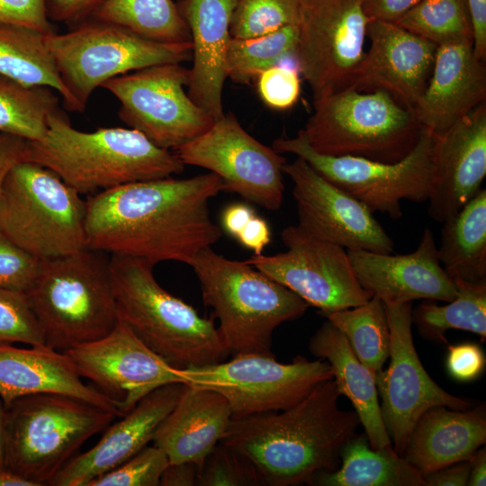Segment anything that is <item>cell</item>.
I'll return each mask as SVG.
<instances>
[{
    "instance_id": "6da1fadb",
    "label": "cell",
    "mask_w": 486,
    "mask_h": 486,
    "mask_svg": "<svg viewBox=\"0 0 486 486\" xmlns=\"http://www.w3.org/2000/svg\"><path fill=\"white\" fill-rule=\"evenodd\" d=\"M223 191L209 172L185 179L171 176L102 191L86 200L88 248L156 265H186L221 237L211 216V199Z\"/></svg>"
},
{
    "instance_id": "7a4b0ae2",
    "label": "cell",
    "mask_w": 486,
    "mask_h": 486,
    "mask_svg": "<svg viewBox=\"0 0 486 486\" xmlns=\"http://www.w3.org/2000/svg\"><path fill=\"white\" fill-rule=\"evenodd\" d=\"M333 378L318 384L284 410L232 418L220 442L245 454L266 486L311 484L340 464L343 446L360 420L355 410L338 406Z\"/></svg>"
},
{
    "instance_id": "3957f363",
    "label": "cell",
    "mask_w": 486,
    "mask_h": 486,
    "mask_svg": "<svg viewBox=\"0 0 486 486\" xmlns=\"http://www.w3.org/2000/svg\"><path fill=\"white\" fill-rule=\"evenodd\" d=\"M30 160L56 173L80 194L169 177L184 169L176 153L135 129L81 131L59 109L49 115L45 138L30 141Z\"/></svg>"
},
{
    "instance_id": "277c9868",
    "label": "cell",
    "mask_w": 486,
    "mask_h": 486,
    "mask_svg": "<svg viewBox=\"0 0 486 486\" xmlns=\"http://www.w3.org/2000/svg\"><path fill=\"white\" fill-rule=\"evenodd\" d=\"M149 262L111 255L119 319L153 352L177 369L221 362L229 352L213 318H204L156 280Z\"/></svg>"
},
{
    "instance_id": "5b68a950",
    "label": "cell",
    "mask_w": 486,
    "mask_h": 486,
    "mask_svg": "<svg viewBox=\"0 0 486 486\" xmlns=\"http://www.w3.org/2000/svg\"><path fill=\"white\" fill-rule=\"evenodd\" d=\"M203 302L218 320L229 355L273 356L272 338L282 323L300 318L310 305L292 291L246 261L226 258L212 247L188 263Z\"/></svg>"
},
{
    "instance_id": "8992f818",
    "label": "cell",
    "mask_w": 486,
    "mask_h": 486,
    "mask_svg": "<svg viewBox=\"0 0 486 486\" xmlns=\"http://www.w3.org/2000/svg\"><path fill=\"white\" fill-rule=\"evenodd\" d=\"M104 254L86 248L41 261L26 294L47 346L65 352L103 338L119 321L110 258Z\"/></svg>"
},
{
    "instance_id": "52a82bcc",
    "label": "cell",
    "mask_w": 486,
    "mask_h": 486,
    "mask_svg": "<svg viewBox=\"0 0 486 486\" xmlns=\"http://www.w3.org/2000/svg\"><path fill=\"white\" fill-rule=\"evenodd\" d=\"M116 414L59 393L30 394L5 406L4 467L32 482L49 485L91 436Z\"/></svg>"
},
{
    "instance_id": "ba28073f",
    "label": "cell",
    "mask_w": 486,
    "mask_h": 486,
    "mask_svg": "<svg viewBox=\"0 0 486 486\" xmlns=\"http://www.w3.org/2000/svg\"><path fill=\"white\" fill-rule=\"evenodd\" d=\"M313 106L300 131L312 149L328 156L395 163L414 148L423 128L414 110L382 90L346 88Z\"/></svg>"
},
{
    "instance_id": "9c48e42d",
    "label": "cell",
    "mask_w": 486,
    "mask_h": 486,
    "mask_svg": "<svg viewBox=\"0 0 486 486\" xmlns=\"http://www.w3.org/2000/svg\"><path fill=\"white\" fill-rule=\"evenodd\" d=\"M86 201L56 173L34 161L15 165L0 197V230L46 260L87 248Z\"/></svg>"
},
{
    "instance_id": "30bf717a",
    "label": "cell",
    "mask_w": 486,
    "mask_h": 486,
    "mask_svg": "<svg viewBox=\"0 0 486 486\" xmlns=\"http://www.w3.org/2000/svg\"><path fill=\"white\" fill-rule=\"evenodd\" d=\"M46 44L77 112L85 111L94 89L111 78L192 58L191 41H155L121 25L93 18L68 32L46 35Z\"/></svg>"
},
{
    "instance_id": "8fae6325",
    "label": "cell",
    "mask_w": 486,
    "mask_h": 486,
    "mask_svg": "<svg viewBox=\"0 0 486 486\" xmlns=\"http://www.w3.org/2000/svg\"><path fill=\"white\" fill-rule=\"evenodd\" d=\"M435 136L422 128L414 148L401 160L383 163L352 156H328L312 149L299 130L294 138H279L273 148L304 159L330 183L341 188L372 212L392 219L402 216L400 202H428L432 174Z\"/></svg>"
},
{
    "instance_id": "7c38bea8",
    "label": "cell",
    "mask_w": 486,
    "mask_h": 486,
    "mask_svg": "<svg viewBox=\"0 0 486 486\" xmlns=\"http://www.w3.org/2000/svg\"><path fill=\"white\" fill-rule=\"evenodd\" d=\"M229 361L179 369L183 383L222 395L233 418L284 410L332 379L329 364L298 356L283 364L270 355L239 354Z\"/></svg>"
},
{
    "instance_id": "4fadbf2b",
    "label": "cell",
    "mask_w": 486,
    "mask_h": 486,
    "mask_svg": "<svg viewBox=\"0 0 486 486\" xmlns=\"http://www.w3.org/2000/svg\"><path fill=\"white\" fill-rule=\"evenodd\" d=\"M190 69L166 63L123 74L101 87L120 102V119L165 149H176L204 133L215 120L184 92Z\"/></svg>"
},
{
    "instance_id": "5bb4252c",
    "label": "cell",
    "mask_w": 486,
    "mask_h": 486,
    "mask_svg": "<svg viewBox=\"0 0 486 486\" xmlns=\"http://www.w3.org/2000/svg\"><path fill=\"white\" fill-rule=\"evenodd\" d=\"M364 0H301L297 67L313 101L349 88L364 55Z\"/></svg>"
},
{
    "instance_id": "9a60e30c",
    "label": "cell",
    "mask_w": 486,
    "mask_h": 486,
    "mask_svg": "<svg viewBox=\"0 0 486 486\" xmlns=\"http://www.w3.org/2000/svg\"><path fill=\"white\" fill-rule=\"evenodd\" d=\"M175 150L184 166L217 175L223 191L269 211L281 207L285 158L248 134L232 113H224L204 133Z\"/></svg>"
},
{
    "instance_id": "2e32d148",
    "label": "cell",
    "mask_w": 486,
    "mask_h": 486,
    "mask_svg": "<svg viewBox=\"0 0 486 486\" xmlns=\"http://www.w3.org/2000/svg\"><path fill=\"white\" fill-rule=\"evenodd\" d=\"M281 238L285 252L253 254L246 262L320 313L358 306L372 298L358 282L343 247L318 238L298 225L284 228Z\"/></svg>"
},
{
    "instance_id": "e0dca14e",
    "label": "cell",
    "mask_w": 486,
    "mask_h": 486,
    "mask_svg": "<svg viewBox=\"0 0 486 486\" xmlns=\"http://www.w3.org/2000/svg\"><path fill=\"white\" fill-rule=\"evenodd\" d=\"M391 335L390 364L375 375L382 418L394 451L404 456L411 432L428 409L472 407L440 387L427 373L412 338V302L384 303Z\"/></svg>"
},
{
    "instance_id": "ac0fdd59",
    "label": "cell",
    "mask_w": 486,
    "mask_h": 486,
    "mask_svg": "<svg viewBox=\"0 0 486 486\" xmlns=\"http://www.w3.org/2000/svg\"><path fill=\"white\" fill-rule=\"evenodd\" d=\"M65 352L78 374L112 400L122 416L154 390L183 383L179 369L148 348L120 319L103 338Z\"/></svg>"
},
{
    "instance_id": "d6986e66",
    "label": "cell",
    "mask_w": 486,
    "mask_h": 486,
    "mask_svg": "<svg viewBox=\"0 0 486 486\" xmlns=\"http://www.w3.org/2000/svg\"><path fill=\"white\" fill-rule=\"evenodd\" d=\"M293 184L298 226L310 235L343 247L392 254L394 242L360 201L328 181L304 159L283 167Z\"/></svg>"
},
{
    "instance_id": "ffe728a7",
    "label": "cell",
    "mask_w": 486,
    "mask_h": 486,
    "mask_svg": "<svg viewBox=\"0 0 486 486\" xmlns=\"http://www.w3.org/2000/svg\"><path fill=\"white\" fill-rule=\"evenodd\" d=\"M370 47L356 68L351 89L382 90L414 110L429 80L437 45L395 22L370 20Z\"/></svg>"
},
{
    "instance_id": "44dd1931",
    "label": "cell",
    "mask_w": 486,
    "mask_h": 486,
    "mask_svg": "<svg viewBox=\"0 0 486 486\" xmlns=\"http://www.w3.org/2000/svg\"><path fill=\"white\" fill-rule=\"evenodd\" d=\"M485 176L486 102L435 136L429 216L443 223L455 215L482 189Z\"/></svg>"
},
{
    "instance_id": "7402d4cb",
    "label": "cell",
    "mask_w": 486,
    "mask_h": 486,
    "mask_svg": "<svg viewBox=\"0 0 486 486\" xmlns=\"http://www.w3.org/2000/svg\"><path fill=\"white\" fill-rule=\"evenodd\" d=\"M346 252L362 287L383 303L418 299L447 302L457 294L454 280L438 260L435 237L429 228L424 229L418 248L409 254L359 249Z\"/></svg>"
},
{
    "instance_id": "603a6c76",
    "label": "cell",
    "mask_w": 486,
    "mask_h": 486,
    "mask_svg": "<svg viewBox=\"0 0 486 486\" xmlns=\"http://www.w3.org/2000/svg\"><path fill=\"white\" fill-rule=\"evenodd\" d=\"M184 387V383H169L143 397L118 422L109 425L92 448L69 460L49 485L87 486L131 458L153 441L158 426L176 406Z\"/></svg>"
},
{
    "instance_id": "cb8c5ba5",
    "label": "cell",
    "mask_w": 486,
    "mask_h": 486,
    "mask_svg": "<svg viewBox=\"0 0 486 486\" xmlns=\"http://www.w3.org/2000/svg\"><path fill=\"white\" fill-rule=\"evenodd\" d=\"M486 102L485 61L472 40L437 46L432 72L414 108L421 126L439 136Z\"/></svg>"
},
{
    "instance_id": "d4e9b609",
    "label": "cell",
    "mask_w": 486,
    "mask_h": 486,
    "mask_svg": "<svg viewBox=\"0 0 486 486\" xmlns=\"http://www.w3.org/2000/svg\"><path fill=\"white\" fill-rule=\"evenodd\" d=\"M238 0H181L176 5L191 35L188 95L215 121L224 115L222 90L230 22Z\"/></svg>"
},
{
    "instance_id": "484cf974",
    "label": "cell",
    "mask_w": 486,
    "mask_h": 486,
    "mask_svg": "<svg viewBox=\"0 0 486 486\" xmlns=\"http://www.w3.org/2000/svg\"><path fill=\"white\" fill-rule=\"evenodd\" d=\"M43 392L74 397L122 416L112 400L83 382L66 352L47 346L22 348L0 344V398L4 406Z\"/></svg>"
},
{
    "instance_id": "4316f807",
    "label": "cell",
    "mask_w": 486,
    "mask_h": 486,
    "mask_svg": "<svg viewBox=\"0 0 486 486\" xmlns=\"http://www.w3.org/2000/svg\"><path fill=\"white\" fill-rule=\"evenodd\" d=\"M232 418L231 409L222 395L184 384L152 442L164 451L169 464L193 463L200 467L223 439Z\"/></svg>"
},
{
    "instance_id": "83f0119b",
    "label": "cell",
    "mask_w": 486,
    "mask_h": 486,
    "mask_svg": "<svg viewBox=\"0 0 486 486\" xmlns=\"http://www.w3.org/2000/svg\"><path fill=\"white\" fill-rule=\"evenodd\" d=\"M485 442L484 404L467 410L435 406L417 421L403 457L425 475L470 460Z\"/></svg>"
},
{
    "instance_id": "f1b7e54d",
    "label": "cell",
    "mask_w": 486,
    "mask_h": 486,
    "mask_svg": "<svg viewBox=\"0 0 486 486\" xmlns=\"http://www.w3.org/2000/svg\"><path fill=\"white\" fill-rule=\"evenodd\" d=\"M309 349L329 364L338 392L351 401L371 447L392 448L382 418L375 374L356 357L342 332L327 320L311 337Z\"/></svg>"
},
{
    "instance_id": "f546056e",
    "label": "cell",
    "mask_w": 486,
    "mask_h": 486,
    "mask_svg": "<svg viewBox=\"0 0 486 486\" xmlns=\"http://www.w3.org/2000/svg\"><path fill=\"white\" fill-rule=\"evenodd\" d=\"M311 485L426 486L423 475L392 448L375 450L365 435L355 436L342 448L338 469L319 474Z\"/></svg>"
},
{
    "instance_id": "4dcf8cb0",
    "label": "cell",
    "mask_w": 486,
    "mask_h": 486,
    "mask_svg": "<svg viewBox=\"0 0 486 486\" xmlns=\"http://www.w3.org/2000/svg\"><path fill=\"white\" fill-rule=\"evenodd\" d=\"M437 256L454 281L486 280V190L443 222Z\"/></svg>"
},
{
    "instance_id": "1f68e13d",
    "label": "cell",
    "mask_w": 486,
    "mask_h": 486,
    "mask_svg": "<svg viewBox=\"0 0 486 486\" xmlns=\"http://www.w3.org/2000/svg\"><path fill=\"white\" fill-rule=\"evenodd\" d=\"M39 31L0 22V75L29 86H46L58 92L65 107L76 112L54 58Z\"/></svg>"
},
{
    "instance_id": "d6a6232c",
    "label": "cell",
    "mask_w": 486,
    "mask_h": 486,
    "mask_svg": "<svg viewBox=\"0 0 486 486\" xmlns=\"http://www.w3.org/2000/svg\"><path fill=\"white\" fill-rule=\"evenodd\" d=\"M457 294L446 305L426 300L412 309V323L426 338L446 342V333L461 329L486 338V280L469 283L454 281Z\"/></svg>"
},
{
    "instance_id": "836d02e7",
    "label": "cell",
    "mask_w": 486,
    "mask_h": 486,
    "mask_svg": "<svg viewBox=\"0 0 486 486\" xmlns=\"http://www.w3.org/2000/svg\"><path fill=\"white\" fill-rule=\"evenodd\" d=\"M92 18L155 41H191L189 29L172 0H104Z\"/></svg>"
},
{
    "instance_id": "e575fe53",
    "label": "cell",
    "mask_w": 486,
    "mask_h": 486,
    "mask_svg": "<svg viewBox=\"0 0 486 486\" xmlns=\"http://www.w3.org/2000/svg\"><path fill=\"white\" fill-rule=\"evenodd\" d=\"M346 337L350 347L374 374L390 356L391 335L384 303L377 297L340 310L320 313Z\"/></svg>"
},
{
    "instance_id": "d590c367",
    "label": "cell",
    "mask_w": 486,
    "mask_h": 486,
    "mask_svg": "<svg viewBox=\"0 0 486 486\" xmlns=\"http://www.w3.org/2000/svg\"><path fill=\"white\" fill-rule=\"evenodd\" d=\"M58 97L46 86H29L0 75V132L42 140Z\"/></svg>"
},
{
    "instance_id": "8d00e7d4",
    "label": "cell",
    "mask_w": 486,
    "mask_h": 486,
    "mask_svg": "<svg viewBox=\"0 0 486 486\" xmlns=\"http://www.w3.org/2000/svg\"><path fill=\"white\" fill-rule=\"evenodd\" d=\"M299 39L298 25H287L274 32L248 39L230 38L225 58L227 77L248 84L283 59L294 57Z\"/></svg>"
},
{
    "instance_id": "74e56055",
    "label": "cell",
    "mask_w": 486,
    "mask_h": 486,
    "mask_svg": "<svg viewBox=\"0 0 486 486\" xmlns=\"http://www.w3.org/2000/svg\"><path fill=\"white\" fill-rule=\"evenodd\" d=\"M394 22L437 46L472 40L465 0H421Z\"/></svg>"
},
{
    "instance_id": "f35d334b",
    "label": "cell",
    "mask_w": 486,
    "mask_h": 486,
    "mask_svg": "<svg viewBox=\"0 0 486 486\" xmlns=\"http://www.w3.org/2000/svg\"><path fill=\"white\" fill-rule=\"evenodd\" d=\"M301 0H238L230 33L248 39L274 32L287 25H298Z\"/></svg>"
},
{
    "instance_id": "ab89813d",
    "label": "cell",
    "mask_w": 486,
    "mask_h": 486,
    "mask_svg": "<svg viewBox=\"0 0 486 486\" xmlns=\"http://www.w3.org/2000/svg\"><path fill=\"white\" fill-rule=\"evenodd\" d=\"M266 486L245 454L220 442L199 467L197 486Z\"/></svg>"
},
{
    "instance_id": "60d3db41",
    "label": "cell",
    "mask_w": 486,
    "mask_h": 486,
    "mask_svg": "<svg viewBox=\"0 0 486 486\" xmlns=\"http://www.w3.org/2000/svg\"><path fill=\"white\" fill-rule=\"evenodd\" d=\"M46 346L41 326L23 292L0 287V344Z\"/></svg>"
},
{
    "instance_id": "b9f144b4",
    "label": "cell",
    "mask_w": 486,
    "mask_h": 486,
    "mask_svg": "<svg viewBox=\"0 0 486 486\" xmlns=\"http://www.w3.org/2000/svg\"><path fill=\"white\" fill-rule=\"evenodd\" d=\"M166 454L157 446H147L116 468L102 474L87 486H159L168 465Z\"/></svg>"
},
{
    "instance_id": "7bdbcfd3",
    "label": "cell",
    "mask_w": 486,
    "mask_h": 486,
    "mask_svg": "<svg viewBox=\"0 0 486 486\" xmlns=\"http://www.w3.org/2000/svg\"><path fill=\"white\" fill-rule=\"evenodd\" d=\"M41 261L0 230V287L26 293L40 272Z\"/></svg>"
},
{
    "instance_id": "ee69618b",
    "label": "cell",
    "mask_w": 486,
    "mask_h": 486,
    "mask_svg": "<svg viewBox=\"0 0 486 486\" xmlns=\"http://www.w3.org/2000/svg\"><path fill=\"white\" fill-rule=\"evenodd\" d=\"M256 79L258 94L267 106L285 110L297 102L301 93L297 69L278 64L260 73Z\"/></svg>"
},
{
    "instance_id": "f6af8a7d",
    "label": "cell",
    "mask_w": 486,
    "mask_h": 486,
    "mask_svg": "<svg viewBox=\"0 0 486 486\" xmlns=\"http://www.w3.org/2000/svg\"><path fill=\"white\" fill-rule=\"evenodd\" d=\"M0 22L23 26L44 34L55 32L45 0H0Z\"/></svg>"
},
{
    "instance_id": "bcb514c9",
    "label": "cell",
    "mask_w": 486,
    "mask_h": 486,
    "mask_svg": "<svg viewBox=\"0 0 486 486\" xmlns=\"http://www.w3.org/2000/svg\"><path fill=\"white\" fill-rule=\"evenodd\" d=\"M446 367L450 375L460 382L477 378L485 367V356L474 343H462L448 347Z\"/></svg>"
},
{
    "instance_id": "7dc6e473",
    "label": "cell",
    "mask_w": 486,
    "mask_h": 486,
    "mask_svg": "<svg viewBox=\"0 0 486 486\" xmlns=\"http://www.w3.org/2000/svg\"><path fill=\"white\" fill-rule=\"evenodd\" d=\"M104 0H45L50 21L76 26L91 19Z\"/></svg>"
},
{
    "instance_id": "c3c4849f",
    "label": "cell",
    "mask_w": 486,
    "mask_h": 486,
    "mask_svg": "<svg viewBox=\"0 0 486 486\" xmlns=\"http://www.w3.org/2000/svg\"><path fill=\"white\" fill-rule=\"evenodd\" d=\"M30 141L16 135L0 132V197L9 171L15 165L30 160Z\"/></svg>"
},
{
    "instance_id": "681fc988",
    "label": "cell",
    "mask_w": 486,
    "mask_h": 486,
    "mask_svg": "<svg viewBox=\"0 0 486 486\" xmlns=\"http://www.w3.org/2000/svg\"><path fill=\"white\" fill-rule=\"evenodd\" d=\"M236 239L255 255L262 254L271 241V230L268 223L255 214L236 237Z\"/></svg>"
},
{
    "instance_id": "f907efd6",
    "label": "cell",
    "mask_w": 486,
    "mask_h": 486,
    "mask_svg": "<svg viewBox=\"0 0 486 486\" xmlns=\"http://www.w3.org/2000/svg\"><path fill=\"white\" fill-rule=\"evenodd\" d=\"M421 0H364L370 20L394 22Z\"/></svg>"
},
{
    "instance_id": "816d5d0a",
    "label": "cell",
    "mask_w": 486,
    "mask_h": 486,
    "mask_svg": "<svg viewBox=\"0 0 486 486\" xmlns=\"http://www.w3.org/2000/svg\"><path fill=\"white\" fill-rule=\"evenodd\" d=\"M472 458L423 475L426 486L468 485Z\"/></svg>"
},
{
    "instance_id": "f5cc1de1",
    "label": "cell",
    "mask_w": 486,
    "mask_h": 486,
    "mask_svg": "<svg viewBox=\"0 0 486 486\" xmlns=\"http://www.w3.org/2000/svg\"><path fill=\"white\" fill-rule=\"evenodd\" d=\"M472 29L475 56L486 58V0H465Z\"/></svg>"
},
{
    "instance_id": "db71d44e",
    "label": "cell",
    "mask_w": 486,
    "mask_h": 486,
    "mask_svg": "<svg viewBox=\"0 0 486 486\" xmlns=\"http://www.w3.org/2000/svg\"><path fill=\"white\" fill-rule=\"evenodd\" d=\"M199 466L193 463L168 464L161 478V486H195Z\"/></svg>"
},
{
    "instance_id": "11a10c76",
    "label": "cell",
    "mask_w": 486,
    "mask_h": 486,
    "mask_svg": "<svg viewBox=\"0 0 486 486\" xmlns=\"http://www.w3.org/2000/svg\"><path fill=\"white\" fill-rule=\"evenodd\" d=\"M256 214L254 209L244 202H236L228 205L221 214L223 230L230 236L236 237L242 230L248 220Z\"/></svg>"
},
{
    "instance_id": "9f6ffc18",
    "label": "cell",
    "mask_w": 486,
    "mask_h": 486,
    "mask_svg": "<svg viewBox=\"0 0 486 486\" xmlns=\"http://www.w3.org/2000/svg\"><path fill=\"white\" fill-rule=\"evenodd\" d=\"M486 484V451L485 447L479 448L472 457V468L469 477V486H485Z\"/></svg>"
},
{
    "instance_id": "6f0895ef",
    "label": "cell",
    "mask_w": 486,
    "mask_h": 486,
    "mask_svg": "<svg viewBox=\"0 0 486 486\" xmlns=\"http://www.w3.org/2000/svg\"><path fill=\"white\" fill-rule=\"evenodd\" d=\"M0 486H35L32 482L7 470H0Z\"/></svg>"
},
{
    "instance_id": "680465c9",
    "label": "cell",
    "mask_w": 486,
    "mask_h": 486,
    "mask_svg": "<svg viewBox=\"0 0 486 486\" xmlns=\"http://www.w3.org/2000/svg\"><path fill=\"white\" fill-rule=\"evenodd\" d=\"M4 423H5V406L0 400V470L4 467Z\"/></svg>"
}]
</instances>
